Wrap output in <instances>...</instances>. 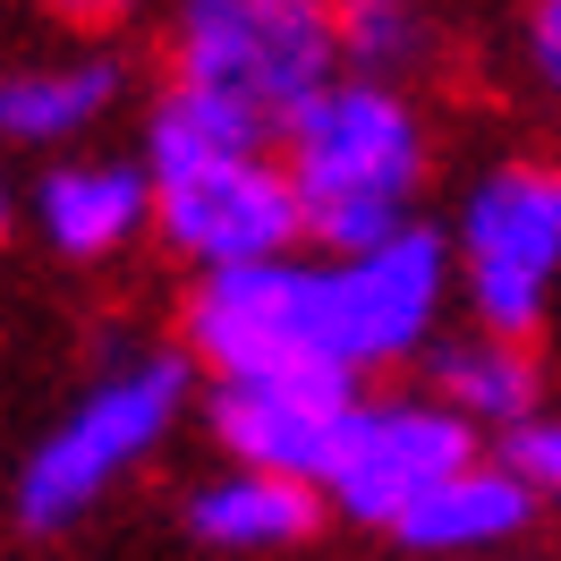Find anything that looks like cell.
<instances>
[{
    "mask_svg": "<svg viewBox=\"0 0 561 561\" xmlns=\"http://www.w3.org/2000/svg\"><path fill=\"white\" fill-rule=\"evenodd\" d=\"M18 239V187H9V171H0V247Z\"/></svg>",
    "mask_w": 561,
    "mask_h": 561,
    "instance_id": "obj_19",
    "label": "cell"
},
{
    "mask_svg": "<svg viewBox=\"0 0 561 561\" xmlns=\"http://www.w3.org/2000/svg\"><path fill=\"white\" fill-rule=\"evenodd\" d=\"M519 60H527V77H536V94L553 103V119H561V0H527L519 9Z\"/></svg>",
    "mask_w": 561,
    "mask_h": 561,
    "instance_id": "obj_17",
    "label": "cell"
},
{
    "mask_svg": "<svg viewBox=\"0 0 561 561\" xmlns=\"http://www.w3.org/2000/svg\"><path fill=\"white\" fill-rule=\"evenodd\" d=\"M502 468H511V477L536 493V511H561V409L527 417L519 434L502 443Z\"/></svg>",
    "mask_w": 561,
    "mask_h": 561,
    "instance_id": "obj_16",
    "label": "cell"
},
{
    "mask_svg": "<svg viewBox=\"0 0 561 561\" xmlns=\"http://www.w3.org/2000/svg\"><path fill=\"white\" fill-rule=\"evenodd\" d=\"M332 43L341 77L409 85L434 60V0H332Z\"/></svg>",
    "mask_w": 561,
    "mask_h": 561,
    "instance_id": "obj_15",
    "label": "cell"
},
{
    "mask_svg": "<svg viewBox=\"0 0 561 561\" xmlns=\"http://www.w3.org/2000/svg\"><path fill=\"white\" fill-rule=\"evenodd\" d=\"M119 103H128V60H119L111 43L9 60V69H0V145L60 162V153H77Z\"/></svg>",
    "mask_w": 561,
    "mask_h": 561,
    "instance_id": "obj_11",
    "label": "cell"
},
{
    "mask_svg": "<svg viewBox=\"0 0 561 561\" xmlns=\"http://www.w3.org/2000/svg\"><path fill=\"white\" fill-rule=\"evenodd\" d=\"M60 26H77V35H111V26H128L145 0H43Z\"/></svg>",
    "mask_w": 561,
    "mask_h": 561,
    "instance_id": "obj_18",
    "label": "cell"
},
{
    "mask_svg": "<svg viewBox=\"0 0 561 561\" xmlns=\"http://www.w3.org/2000/svg\"><path fill=\"white\" fill-rule=\"evenodd\" d=\"M137 162L153 179V239L187 273H239V264H273V255L307 247L280 145L247 111L162 85L145 111Z\"/></svg>",
    "mask_w": 561,
    "mask_h": 561,
    "instance_id": "obj_1",
    "label": "cell"
},
{
    "mask_svg": "<svg viewBox=\"0 0 561 561\" xmlns=\"http://www.w3.org/2000/svg\"><path fill=\"white\" fill-rule=\"evenodd\" d=\"M179 519L205 553L264 561V553H298L323 527V493L289 485V477H255V468H205L179 502Z\"/></svg>",
    "mask_w": 561,
    "mask_h": 561,
    "instance_id": "obj_13",
    "label": "cell"
},
{
    "mask_svg": "<svg viewBox=\"0 0 561 561\" xmlns=\"http://www.w3.org/2000/svg\"><path fill=\"white\" fill-rule=\"evenodd\" d=\"M425 391H434V400H443L477 443H485V434L511 443L527 417H545V409H553L536 341H502V332H477V323L434 341V357H425Z\"/></svg>",
    "mask_w": 561,
    "mask_h": 561,
    "instance_id": "obj_12",
    "label": "cell"
},
{
    "mask_svg": "<svg viewBox=\"0 0 561 561\" xmlns=\"http://www.w3.org/2000/svg\"><path fill=\"white\" fill-rule=\"evenodd\" d=\"M179 350L205 383H230V375H341L332 366L323 255L298 247V255H273V264L196 273L187 298H179Z\"/></svg>",
    "mask_w": 561,
    "mask_h": 561,
    "instance_id": "obj_6",
    "label": "cell"
},
{
    "mask_svg": "<svg viewBox=\"0 0 561 561\" xmlns=\"http://www.w3.org/2000/svg\"><path fill=\"white\" fill-rule=\"evenodd\" d=\"M443 247H451L459 316L502 341H536L561 298V153L511 145L477 162L443 221Z\"/></svg>",
    "mask_w": 561,
    "mask_h": 561,
    "instance_id": "obj_4",
    "label": "cell"
},
{
    "mask_svg": "<svg viewBox=\"0 0 561 561\" xmlns=\"http://www.w3.org/2000/svg\"><path fill=\"white\" fill-rule=\"evenodd\" d=\"M341 77L332 0H171V85L280 128Z\"/></svg>",
    "mask_w": 561,
    "mask_h": 561,
    "instance_id": "obj_5",
    "label": "cell"
},
{
    "mask_svg": "<svg viewBox=\"0 0 561 561\" xmlns=\"http://www.w3.org/2000/svg\"><path fill=\"white\" fill-rule=\"evenodd\" d=\"M187 409H196V366H187V350H119L103 375L26 443L18 477H9V519L26 527V536H69V527H85L111 493L187 425Z\"/></svg>",
    "mask_w": 561,
    "mask_h": 561,
    "instance_id": "obj_3",
    "label": "cell"
},
{
    "mask_svg": "<svg viewBox=\"0 0 561 561\" xmlns=\"http://www.w3.org/2000/svg\"><path fill=\"white\" fill-rule=\"evenodd\" d=\"M26 221L60 264H119L153 239V179L137 153H60L26 187Z\"/></svg>",
    "mask_w": 561,
    "mask_h": 561,
    "instance_id": "obj_10",
    "label": "cell"
},
{
    "mask_svg": "<svg viewBox=\"0 0 561 561\" xmlns=\"http://www.w3.org/2000/svg\"><path fill=\"white\" fill-rule=\"evenodd\" d=\"M273 145L316 255H357L417 230V205L434 187V119L409 85L332 77L273 128Z\"/></svg>",
    "mask_w": 561,
    "mask_h": 561,
    "instance_id": "obj_2",
    "label": "cell"
},
{
    "mask_svg": "<svg viewBox=\"0 0 561 561\" xmlns=\"http://www.w3.org/2000/svg\"><path fill=\"white\" fill-rule=\"evenodd\" d=\"M323 298H332V366L350 383L391 375V366H425L459 307L443 221H417L357 255H323Z\"/></svg>",
    "mask_w": 561,
    "mask_h": 561,
    "instance_id": "obj_7",
    "label": "cell"
},
{
    "mask_svg": "<svg viewBox=\"0 0 561 561\" xmlns=\"http://www.w3.org/2000/svg\"><path fill=\"white\" fill-rule=\"evenodd\" d=\"M357 391L366 383H341V375H230V383H205L196 417H205L221 468L316 485Z\"/></svg>",
    "mask_w": 561,
    "mask_h": 561,
    "instance_id": "obj_9",
    "label": "cell"
},
{
    "mask_svg": "<svg viewBox=\"0 0 561 561\" xmlns=\"http://www.w3.org/2000/svg\"><path fill=\"white\" fill-rule=\"evenodd\" d=\"M536 519H545V511H536V493H527L502 459H468L451 485H434L409 519L391 527V536H400L409 553H425V561H477V553L519 545Z\"/></svg>",
    "mask_w": 561,
    "mask_h": 561,
    "instance_id": "obj_14",
    "label": "cell"
},
{
    "mask_svg": "<svg viewBox=\"0 0 561 561\" xmlns=\"http://www.w3.org/2000/svg\"><path fill=\"white\" fill-rule=\"evenodd\" d=\"M468 459H485V443L434 400V391H357L332 459H323V511H341L350 527H400L434 485H451Z\"/></svg>",
    "mask_w": 561,
    "mask_h": 561,
    "instance_id": "obj_8",
    "label": "cell"
}]
</instances>
